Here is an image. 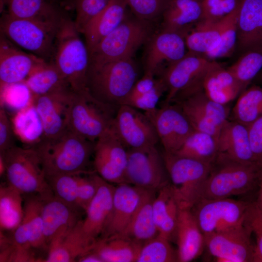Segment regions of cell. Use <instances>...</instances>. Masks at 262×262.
Masks as SVG:
<instances>
[{"instance_id":"1","label":"cell","mask_w":262,"mask_h":262,"mask_svg":"<svg viewBox=\"0 0 262 262\" xmlns=\"http://www.w3.org/2000/svg\"><path fill=\"white\" fill-rule=\"evenodd\" d=\"M95 142L67 129L50 139H42L33 147L41 160L46 177L88 173Z\"/></svg>"},{"instance_id":"2","label":"cell","mask_w":262,"mask_h":262,"mask_svg":"<svg viewBox=\"0 0 262 262\" xmlns=\"http://www.w3.org/2000/svg\"><path fill=\"white\" fill-rule=\"evenodd\" d=\"M1 14V34L23 50L47 62L51 60L65 14L48 19L17 18L6 12Z\"/></svg>"},{"instance_id":"3","label":"cell","mask_w":262,"mask_h":262,"mask_svg":"<svg viewBox=\"0 0 262 262\" xmlns=\"http://www.w3.org/2000/svg\"><path fill=\"white\" fill-rule=\"evenodd\" d=\"M138 74L133 58L89 65L86 88L97 100L118 109L138 80Z\"/></svg>"},{"instance_id":"4","label":"cell","mask_w":262,"mask_h":262,"mask_svg":"<svg viewBox=\"0 0 262 262\" xmlns=\"http://www.w3.org/2000/svg\"><path fill=\"white\" fill-rule=\"evenodd\" d=\"M74 20L64 16L55 41L52 61L75 92H88L86 88L89 53Z\"/></svg>"},{"instance_id":"5","label":"cell","mask_w":262,"mask_h":262,"mask_svg":"<svg viewBox=\"0 0 262 262\" xmlns=\"http://www.w3.org/2000/svg\"><path fill=\"white\" fill-rule=\"evenodd\" d=\"M261 176V165L243 163L218 154L212 164L201 198H229L246 194L258 185Z\"/></svg>"},{"instance_id":"6","label":"cell","mask_w":262,"mask_h":262,"mask_svg":"<svg viewBox=\"0 0 262 262\" xmlns=\"http://www.w3.org/2000/svg\"><path fill=\"white\" fill-rule=\"evenodd\" d=\"M0 157L4 164L7 183L22 195H36L43 200L54 196L33 147L15 146L0 153Z\"/></svg>"},{"instance_id":"7","label":"cell","mask_w":262,"mask_h":262,"mask_svg":"<svg viewBox=\"0 0 262 262\" xmlns=\"http://www.w3.org/2000/svg\"><path fill=\"white\" fill-rule=\"evenodd\" d=\"M155 31L154 23L129 14L89 52V65L133 58L137 50L147 43Z\"/></svg>"},{"instance_id":"8","label":"cell","mask_w":262,"mask_h":262,"mask_svg":"<svg viewBox=\"0 0 262 262\" xmlns=\"http://www.w3.org/2000/svg\"><path fill=\"white\" fill-rule=\"evenodd\" d=\"M162 155L180 208L191 209L201 198L212 164L164 151Z\"/></svg>"},{"instance_id":"9","label":"cell","mask_w":262,"mask_h":262,"mask_svg":"<svg viewBox=\"0 0 262 262\" xmlns=\"http://www.w3.org/2000/svg\"><path fill=\"white\" fill-rule=\"evenodd\" d=\"M117 109L99 102L88 92H75L70 103L67 129L95 142L113 127Z\"/></svg>"},{"instance_id":"10","label":"cell","mask_w":262,"mask_h":262,"mask_svg":"<svg viewBox=\"0 0 262 262\" xmlns=\"http://www.w3.org/2000/svg\"><path fill=\"white\" fill-rule=\"evenodd\" d=\"M171 102L180 107L194 130L209 133L216 139L230 112L228 105L212 100L201 88L178 96Z\"/></svg>"},{"instance_id":"11","label":"cell","mask_w":262,"mask_h":262,"mask_svg":"<svg viewBox=\"0 0 262 262\" xmlns=\"http://www.w3.org/2000/svg\"><path fill=\"white\" fill-rule=\"evenodd\" d=\"M125 183L158 192L169 183L162 153L156 146L128 149Z\"/></svg>"},{"instance_id":"12","label":"cell","mask_w":262,"mask_h":262,"mask_svg":"<svg viewBox=\"0 0 262 262\" xmlns=\"http://www.w3.org/2000/svg\"><path fill=\"white\" fill-rule=\"evenodd\" d=\"M249 204L230 197L201 198L191 210L206 236L244 224Z\"/></svg>"},{"instance_id":"13","label":"cell","mask_w":262,"mask_h":262,"mask_svg":"<svg viewBox=\"0 0 262 262\" xmlns=\"http://www.w3.org/2000/svg\"><path fill=\"white\" fill-rule=\"evenodd\" d=\"M212 61L203 55L187 51L182 58L166 66L159 75L167 89L164 104L171 102L179 94L199 85Z\"/></svg>"},{"instance_id":"14","label":"cell","mask_w":262,"mask_h":262,"mask_svg":"<svg viewBox=\"0 0 262 262\" xmlns=\"http://www.w3.org/2000/svg\"><path fill=\"white\" fill-rule=\"evenodd\" d=\"M127 148L112 127L95 142L93 153L95 172L110 183H125Z\"/></svg>"},{"instance_id":"15","label":"cell","mask_w":262,"mask_h":262,"mask_svg":"<svg viewBox=\"0 0 262 262\" xmlns=\"http://www.w3.org/2000/svg\"><path fill=\"white\" fill-rule=\"evenodd\" d=\"M113 127L129 149L154 147L159 142L150 118L145 112L128 105L119 107Z\"/></svg>"},{"instance_id":"16","label":"cell","mask_w":262,"mask_h":262,"mask_svg":"<svg viewBox=\"0 0 262 262\" xmlns=\"http://www.w3.org/2000/svg\"><path fill=\"white\" fill-rule=\"evenodd\" d=\"M251 234L244 223L204 236L205 246L218 262H252L254 246Z\"/></svg>"},{"instance_id":"17","label":"cell","mask_w":262,"mask_h":262,"mask_svg":"<svg viewBox=\"0 0 262 262\" xmlns=\"http://www.w3.org/2000/svg\"><path fill=\"white\" fill-rule=\"evenodd\" d=\"M151 119L164 151L174 154L194 131L180 107L171 102L145 113Z\"/></svg>"},{"instance_id":"18","label":"cell","mask_w":262,"mask_h":262,"mask_svg":"<svg viewBox=\"0 0 262 262\" xmlns=\"http://www.w3.org/2000/svg\"><path fill=\"white\" fill-rule=\"evenodd\" d=\"M185 37L176 32L156 31L145 44L144 72L159 75L164 64L167 66L182 58L187 52Z\"/></svg>"},{"instance_id":"19","label":"cell","mask_w":262,"mask_h":262,"mask_svg":"<svg viewBox=\"0 0 262 262\" xmlns=\"http://www.w3.org/2000/svg\"><path fill=\"white\" fill-rule=\"evenodd\" d=\"M75 92L68 86L33 98L43 125L42 139L57 137L67 129L69 106Z\"/></svg>"},{"instance_id":"20","label":"cell","mask_w":262,"mask_h":262,"mask_svg":"<svg viewBox=\"0 0 262 262\" xmlns=\"http://www.w3.org/2000/svg\"><path fill=\"white\" fill-rule=\"evenodd\" d=\"M0 86L24 82L47 61L20 49L0 33Z\"/></svg>"},{"instance_id":"21","label":"cell","mask_w":262,"mask_h":262,"mask_svg":"<svg viewBox=\"0 0 262 262\" xmlns=\"http://www.w3.org/2000/svg\"><path fill=\"white\" fill-rule=\"evenodd\" d=\"M144 191L145 189L127 183L115 186L111 215L100 239L120 236L125 231L141 201Z\"/></svg>"},{"instance_id":"22","label":"cell","mask_w":262,"mask_h":262,"mask_svg":"<svg viewBox=\"0 0 262 262\" xmlns=\"http://www.w3.org/2000/svg\"><path fill=\"white\" fill-rule=\"evenodd\" d=\"M98 182L97 193L85 210L86 216L82 222L83 233L93 245L101 238L108 222L115 188L98 175Z\"/></svg>"},{"instance_id":"23","label":"cell","mask_w":262,"mask_h":262,"mask_svg":"<svg viewBox=\"0 0 262 262\" xmlns=\"http://www.w3.org/2000/svg\"><path fill=\"white\" fill-rule=\"evenodd\" d=\"M128 10L125 0H111L87 23L82 34L89 53L125 19L129 15Z\"/></svg>"},{"instance_id":"24","label":"cell","mask_w":262,"mask_h":262,"mask_svg":"<svg viewBox=\"0 0 262 262\" xmlns=\"http://www.w3.org/2000/svg\"><path fill=\"white\" fill-rule=\"evenodd\" d=\"M201 87L210 99L223 105H228L245 90L229 69L217 61H213L204 74Z\"/></svg>"},{"instance_id":"25","label":"cell","mask_w":262,"mask_h":262,"mask_svg":"<svg viewBox=\"0 0 262 262\" xmlns=\"http://www.w3.org/2000/svg\"><path fill=\"white\" fill-rule=\"evenodd\" d=\"M217 144L218 154L243 163L259 164L251 149L247 126L229 119L220 130Z\"/></svg>"},{"instance_id":"26","label":"cell","mask_w":262,"mask_h":262,"mask_svg":"<svg viewBox=\"0 0 262 262\" xmlns=\"http://www.w3.org/2000/svg\"><path fill=\"white\" fill-rule=\"evenodd\" d=\"M175 238L178 262H191L202 253L205 246V237L191 209H180Z\"/></svg>"},{"instance_id":"27","label":"cell","mask_w":262,"mask_h":262,"mask_svg":"<svg viewBox=\"0 0 262 262\" xmlns=\"http://www.w3.org/2000/svg\"><path fill=\"white\" fill-rule=\"evenodd\" d=\"M260 47H262V0H241L236 49L241 54Z\"/></svg>"},{"instance_id":"28","label":"cell","mask_w":262,"mask_h":262,"mask_svg":"<svg viewBox=\"0 0 262 262\" xmlns=\"http://www.w3.org/2000/svg\"><path fill=\"white\" fill-rule=\"evenodd\" d=\"M80 213L55 196L43 200V232L48 248L52 241L81 220Z\"/></svg>"},{"instance_id":"29","label":"cell","mask_w":262,"mask_h":262,"mask_svg":"<svg viewBox=\"0 0 262 262\" xmlns=\"http://www.w3.org/2000/svg\"><path fill=\"white\" fill-rule=\"evenodd\" d=\"M203 19L202 0H170L162 15L160 29L186 36Z\"/></svg>"},{"instance_id":"30","label":"cell","mask_w":262,"mask_h":262,"mask_svg":"<svg viewBox=\"0 0 262 262\" xmlns=\"http://www.w3.org/2000/svg\"><path fill=\"white\" fill-rule=\"evenodd\" d=\"M82 220L52 241L48 246L47 262H73L87 252L95 245L86 239L82 228Z\"/></svg>"},{"instance_id":"31","label":"cell","mask_w":262,"mask_h":262,"mask_svg":"<svg viewBox=\"0 0 262 262\" xmlns=\"http://www.w3.org/2000/svg\"><path fill=\"white\" fill-rule=\"evenodd\" d=\"M157 192L145 190L141 201L131 222L120 236L143 245L158 235L154 221L152 203Z\"/></svg>"},{"instance_id":"32","label":"cell","mask_w":262,"mask_h":262,"mask_svg":"<svg viewBox=\"0 0 262 262\" xmlns=\"http://www.w3.org/2000/svg\"><path fill=\"white\" fill-rule=\"evenodd\" d=\"M157 193L153 201L152 210L158 235L171 241L175 238L180 208L170 183Z\"/></svg>"},{"instance_id":"33","label":"cell","mask_w":262,"mask_h":262,"mask_svg":"<svg viewBox=\"0 0 262 262\" xmlns=\"http://www.w3.org/2000/svg\"><path fill=\"white\" fill-rule=\"evenodd\" d=\"M142 245L122 236L98 240L92 250L103 262H136Z\"/></svg>"},{"instance_id":"34","label":"cell","mask_w":262,"mask_h":262,"mask_svg":"<svg viewBox=\"0 0 262 262\" xmlns=\"http://www.w3.org/2000/svg\"><path fill=\"white\" fill-rule=\"evenodd\" d=\"M220 34V20L200 21L185 36L187 51L205 56L217 47Z\"/></svg>"},{"instance_id":"35","label":"cell","mask_w":262,"mask_h":262,"mask_svg":"<svg viewBox=\"0 0 262 262\" xmlns=\"http://www.w3.org/2000/svg\"><path fill=\"white\" fill-rule=\"evenodd\" d=\"M22 195L7 183L0 187V228L2 231H14L24 216Z\"/></svg>"},{"instance_id":"36","label":"cell","mask_w":262,"mask_h":262,"mask_svg":"<svg viewBox=\"0 0 262 262\" xmlns=\"http://www.w3.org/2000/svg\"><path fill=\"white\" fill-rule=\"evenodd\" d=\"M33 98L70 86L52 62H47L35 70L24 82Z\"/></svg>"},{"instance_id":"37","label":"cell","mask_w":262,"mask_h":262,"mask_svg":"<svg viewBox=\"0 0 262 262\" xmlns=\"http://www.w3.org/2000/svg\"><path fill=\"white\" fill-rule=\"evenodd\" d=\"M218 154L217 139L209 133L194 130L174 154L212 164Z\"/></svg>"},{"instance_id":"38","label":"cell","mask_w":262,"mask_h":262,"mask_svg":"<svg viewBox=\"0 0 262 262\" xmlns=\"http://www.w3.org/2000/svg\"><path fill=\"white\" fill-rule=\"evenodd\" d=\"M24 200V216L30 234L32 249L48 250L43 232L42 211L43 199L36 195H22Z\"/></svg>"},{"instance_id":"39","label":"cell","mask_w":262,"mask_h":262,"mask_svg":"<svg viewBox=\"0 0 262 262\" xmlns=\"http://www.w3.org/2000/svg\"><path fill=\"white\" fill-rule=\"evenodd\" d=\"M7 13L24 18H55L64 14L53 0H4Z\"/></svg>"},{"instance_id":"40","label":"cell","mask_w":262,"mask_h":262,"mask_svg":"<svg viewBox=\"0 0 262 262\" xmlns=\"http://www.w3.org/2000/svg\"><path fill=\"white\" fill-rule=\"evenodd\" d=\"M11 121L15 134L30 147L35 145L42 139V123L33 102L19 110Z\"/></svg>"},{"instance_id":"41","label":"cell","mask_w":262,"mask_h":262,"mask_svg":"<svg viewBox=\"0 0 262 262\" xmlns=\"http://www.w3.org/2000/svg\"><path fill=\"white\" fill-rule=\"evenodd\" d=\"M231 115L233 120L248 126L262 116V87L253 85L237 98Z\"/></svg>"},{"instance_id":"42","label":"cell","mask_w":262,"mask_h":262,"mask_svg":"<svg viewBox=\"0 0 262 262\" xmlns=\"http://www.w3.org/2000/svg\"><path fill=\"white\" fill-rule=\"evenodd\" d=\"M227 68L245 90L262 70V47L242 53Z\"/></svg>"},{"instance_id":"43","label":"cell","mask_w":262,"mask_h":262,"mask_svg":"<svg viewBox=\"0 0 262 262\" xmlns=\"http://www.w3.org/2000/svg\"><path fill=\"white\" fill-rule=\"evenodd\" d=\"M239 5L232 12L220 20V42L215 49L205 56L208 59L217 61L219 59L228 57L236 50Z\"/></svg>"},{"instance_id":"44","label":"cell","mask_w":262,"mask_h":262,"mask_svg":"<svg viewBox=\"0 0 262 262\" xmlns=\"http://www.w3.org/2000/svg\"><path fill=\"white\" fill-rule=\"evenodd\" d=\"M170 241L158 235L141 247L136 262H178L177 251Z\"/></svg>"},{"instance_id":"45","label":"cell","mask_w":262,"mask_h":262,"mask_svg":"<svg viewBox=\"0 0 262 262\" xmlns=\"http://www.w3.org/2000/svg\"><path fill=\"white\" fill-rule=\"evenodd\" d=\"M78 174H61L46 179L56 197L81 212L78 204Z\"/></svg>"},{"instance_id":"46","label":"cell","mask_w":262,"mask_h":262,"mask_svg":"<svg viewBox=\"0 0 262 262\" xmlns=\"http://www.w3.org/2000/svg\"><path fill=\"white\" fill-rule=\"evenodd\" d=\"M111 0H66L65 7L75 11L73 20L78 31L82 34L87 23L102 11Z\"/></svg>"},{"instance_id":"47","label":"cell","mask_w":262,"mask_h":262,"mask_svg":"<svg viewBox=\"0 0 262 262\" xmlns=\"http://www.w3.org/2000/svg\"><path fill=\"white\" fill-rule=\"evenodd\" d=\"M129 10L136 17L155 23L161 20L170 0H125Z\"/></svg>"},{"instance_id":"48","label":"cell","mask_w":262,"mask_h":262,"mask_svg":"<svg viewBox=\"0 0 262 262\" xmlns=\"http://www.w3.org/2000/svg\"><path fill=\"white\" fill-rule=\"evenodd\" d=\"M0 99L13 108L21 110L33 103V96L24 83L20 82L0 88Z\"/></svg>"},{"instance_id":"49","label":"cell","mask_w":262,"mask_h":262,"mask_svg":"<svg viewBox=\"0 0 262 262\" xmlns=\"http://www.w3.org/2000/svg\"><path fill=\"white\" fill-rule=\"evenodd\" d=\"M159 77V82L153 89L141 95L126 99L123 104L131 106L145 113L155 110L158 102L167 91L163 79L160 76Z\"/></svg>"},{"instance_id":"50","label":"cell","mask_w":262,"mask_h":262,"mask_svg":"<svg viewBox=\"0 0 262 262\" xmlns=\"http://www.w3.org/2000/svg\"><path fill=\"white\" fill-rule=\"evenodd\" d=\"M244 223L256 238L252 262H262V215L255 202L249 203Z\"/></svg>"},{"instance_id":"51","label":"cell","mask_w":262,"mask_h":262,"mask_svg":"<svg viewBox=\"0 0 262 262\" xmlns=\"http://www.w3.org/2000/svg\"><path fill=\"white\" fill-rule=\"evenodd\" d=\"M84 173L78 174V204L80 210L85 212L97 193L98 174L90 172L88 176H83Z\"/></svg>"},{"instance_id":"52","label":"cell","mask_w":262,"mask_h":262,"mask_svg":"<svg viewBox=\"0 0 262 262\" xmlns=\"http://www.w3.org/2000/svg\"><path fill=\"white\" fill-rule=\"evenodd\" d=\"M12 121L3 105L0 108V153L15 146Z\"/></svg>"},{"instance_id":"53","label":"cell","mask_w":262,"mask_h":262,"mask_svg":"<svg viewBox=\"0 0 262 262\" xmlns=\"http://www.w3.org/2000/svg\"><path fill=\"white\" fill-rule=\"evenodd\" d=\"M251 149L256 162L262 166V116L247 126Z\"/></svg>"},{"instance_id":"54","label":"cell","mask_w":262,"mask_h":262,"mask_svg":"<svg viewBox=\"0 0 262 262\" xmlns=\"http://www.w3.org/2000/svg\"><path fill=\"white\" fill-rule=\"evenodd\" d=\"M77 262H103L101 258L92 249L81 256Z\"/></svg>"},{"instance_id":"55","label":"cell","mask_w":262,"mask_h":262,"mask_svg":"<svg viewBox=\"0 0 262 262\" xmlns=\"http://www.w3.org/2000/svg\"><path fill=\"white\" fill-rule=\"evenodd\" d=\"M259 191L258 193L257 199L256 202H254L257 207L262 215V177L258 184Z\"/></svg>"},{"instance_id":"56","label":"cell","mask_w":262,"mask_h":262,"mask_svg":"<svg viewBox=\"0 0 262 262\" xmlns=\"http://www.w3.org/2000/svg\"><path fill=\"white\" fill-rule=\"evenodd\" d=\"M256 78H258L259 81L262 84V70L259 73V74L258 75V76L256 77Z\"/></svg>"},{"instance_id":"57","label":"cell","mask_w":262,"mask_h":262,"mask_svg":"<svg viewBox=\"0 0 262 262\" xmlns=\"http://www.w3.org/2000/svg\"><path fill=\"white\" fill-rule=\"evenodd\" d=\"M261 177H262V176Z\"/></svg>"},{"instance_id":"58","label":"cell","mask_w":262,"mask_h":262,"mask_svg":"<svg viewBox=\"0 0 262 262\" xmlns=\"http://www.w3.org/2000/svg\"><path fill=\"white\" fill-rule=\"evenodd\" d=\"M54 0L55 1H56V0Z\"/></svg>"}]
</instances>
